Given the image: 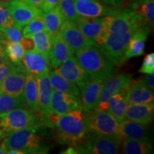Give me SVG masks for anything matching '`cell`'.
I'll list each match as a JSON object with an SVG mask.
<instances>
[{
  "instance_id": "obj_1",
  "label": "cell",
  "mask_w": 154,
  "mask_h": 154,
  "mask_svg": "<svg viewBox=\"0 0 154 154\" xmlns=\"http://www.w3.org/2000/svg\"><path fill=\"white\" fill-rule=\"evenodd\" d=\"M106 20L107 34L100 48L115 65H121L125 61V52L132 36L147 24L131 9L120 8L113 14L106 17Z\"/></svg>"
},
{
  "instance_id": "obj_2",
  "label": "cell",
  "mask_w": 154,
  "mask_h": 154,
  "mask_svg": "<svg viewBox=\"0 0 154 154\" xmlns=\"http://www.w3.org/2000/svg\"><path fill=\"white\" fill-rule=\"evenodd\" d=\"M86 113L76 109L63 115L50 113L44 125L55 128L57 139L61 143L76 146L81 143L87 132Z\"/></svg>"
},
{
  "instance_id": "obj_3",
  "label": "cell",
  "mask_w": 154,
  "mask_h": 154,
  "mask_svg": "<svg viewBox=\"0 0 154 154\" xmlns=\"http://www.w3.org/2000/svg\"><path fill=\"white\" fill-rule=\"evenodd\" d=\"M78 63L91 79L107 80L115 74L116 65L109 60L97 44L82 48L76 53Z\"/></svg>"
},
{
  "instance_id": "obj_4",
  "label": "cell",
  "mask_w": 154,
  "mask_h": 154,
  "mask_svg": "<svg viewBox=\"0 0 154 154\" xmlns=\"http://www.w3.org/2000/svg\"><path fill=\"white\" fill-rule=\"evenodd\" d=\"M42 124H38L17 130L4 139L7 150H18L23 153H47L48 149L43 144L40 129Z\"/></svg>"
},
{
  "instance_id": "obj_5",
  "label": "cell",
  "mask_w": 154,
  "mask_h": 154,
  "mask_svg": "<svg viewBox=\"0 0 154 154\" xmlns=\"http://www.w3.org/2000/svg\"><path fill=\"white\" fill-rule=\"evenodd\" d=\"M121 142L118 136H106L87 131L84 140L74 147L77 153L116 154L120 151Z\"/></svg>"
},
{
  "instance_id": "obj_6",
  "label": "cell",
  "mask_w": 154,
  "mask_h": 154,
  "mask_svg": "<svg viewBox=\"0 0 154 154\" xmlns=\"http://www.w3.org/2000/svg\"><path fill=\"white\" fill-rule=\"evenodd\" d=\"M38 124H42L38 122L36 115L28 109H16L0 113V130L3 138L17 130Z\"/></svg>"
},
{
  "instance_id": "obj_7",
  "label": "cell",
  "mask_w": 154,
  "mask_h": 154,
  "mask_svg": "<svg viewBox=\"0 0 154 154\" xmlns=\"http://www.w3.org/2000/svg\"><path fill=\"white\" fill-rule=\"evenodd\" d=\"M87 131L106 136H118L119 123L108 110L86 113Z\"/></svg>"
},
{
  "instance_id": "obj_8",
  "label": "cell",
  "mask_w": 154,
  "mask_h": 154,
  "mask_svg": "<svg viewBox=\"0 0 154 154\" xmlns=\"http://www.w3.org/2000/svg\"><path fill=\"white\" fill-rule=\"evenodd\" d=\"M131 80V75L127 74H120L113 76L106 80L100 91L95 110L97 111L108 110V101L109 98L118 93L125 95L128 84Z\"/></svg>"
},
{
  "instance_id": "obj_9",
  "label": "cell",
  "mask_w": 154,
  "mask_h": 154,
  "mask_svg": "<svg viewBox=\"0 0 154 154\" xmlns=\"http://www.w3.org/2000/svg\"><path fill=\"white\" fill-rule=\"evenodd\" d=\"M75 22L86 38L93 40L99 47L103 44L107 34L106 17L93 18L79 16Z\"/></svg>"
},
{
  "instance_id": "obj_10",
  "label": "cell",
  "mask_w": 154,
  "mask_h": 154,
  "mask_svg": "<svg viewBox=\"0 0 154 154\" xmlns=\"http://www.w3.org/2000/svg\"><path fill=\"white\" fill-rule=\"evenodd\" d=\"M54 72L69 82L74 83L78 86L79 89H82L83 87L91 80L90 76L80 66L74 55L54 68Z\"/></svg>"
},
{
  "instance_id": "obj_11",
  "label": "cell",
  "mask_w": 154,
  "mask_h": 154,
  "mask_svg": "<svg viewBox=\"0 0 154 154\" xmlns=\"http://www.w3.org/2000/svg\"><path fill=\"white\" fill-rule=\"evenodd\" d=\"M59 34L74 54L82 48L96 44L93 40L86 38L77 27L76 22L72 21H64L61 25Z\"/></svg>"
},
{
  "instance_id": "obj_12",
  "label": "cell",
  "mask_w": 154,
  "mask_h": 154,
  "mask_svg": "<svg viewBox=\"0 0 154 154\" xmlns=\"http://www.w3.org/2000/svg\"><path fill=\"white\" fill-rule=\"evenodd\" d=\"M8 8L14 26L22 29L30 21L42 14V10L22 0H8Z\"/></svg>"
},
{
  "instance_id": "obj_13",
  "label": "cell",
  "mask_w": 154,
  "mask_h": 154,
  "mask_svg": "<svg viewBox=\"0 0 154 154\" xmlns=\"http://www.w3.org/2000/svg\"><path fill=\"white\" fill-rule=\"evenodd\" d=\"M26 71L21 63H17L16 68L4 79L0 84V94L12 96L23 95L26 82Z\"/></svg>"
},
{
  "instance_id": "obj_14",
  "label": "cell",
  "mask_w": 154,
  "mask_h": 154,
  "mask_svg": "<svg viewBox=\"0 0 154 154\" xmlns=\"http://www.w3.org/2000/svg\"><path fill=\"white\" fill-rule=\"evenodd\" d=\"M82 109L81 100L78 96L54 90L49 103L50 113L63 115L70 111Z\"/></svg>"
},
{
  "instance_id": "obj_15",
  "label": "cell",
  "mask_w": 154,
  "mask_h": 154,
  "mask_svg": "<svg viewBox=\"0 0 154 154\" xmlns=\"http://www.w3.org/2000/svg\"><path fill=\"white\" fill-rule=\"evenodd\" d=\"M74 6L79 16L93 18L110 16L120 9L107 7L99 0H74Z\"/></svg>"
},
{
  "instance_id": "obj_16",
  "label": "cell",
  "mask_w": 154,
  "mask_h": 154,
  "mask_svg": "<svg viewBox=\"0 0 154 154\" xmlns=\"http://www.w3.org/2000/svg\"><path fill=\"white\" fill-rule=\"evenodd\" d=\"M38 90V112L40 113L42 123L50 114L49 103L51 99L52 87L49 79V70L36 76Z\"/></svg>"
},
{
  "instance_id": "obj_17",
  "label": "cell",
  "mask_w": 154,
  "mask_h": 154,
  "mask_svg": "<svg viewBox=\"0 0 154 154\" xmlns=\"http://www.w3.org/2000/svg\"><path fill=\"white\" fill-rule=\"evenodd\" d=\"M128 104L152 103L154 100L153 91L146 86L141 79L131 81L125 94Z\"/></svg>"
},
{
  "instance_id": "obj_18",
  "label": "cell",
  "mask_w": 154,
  "mask_h": 154,
  "mask_svg": "<svg viewBox=\"0 0 154 154\" xmlns=\"http://www.w3.org/2000/svg\"><path fill=\"white\" fill-rule=\"evenodd\" d=\"M103 83L101 79H91L83 87L81 100L83 111L89 113L95 110Z\"/></svg>"
},
{
  "instance_id": "obj_19",
  "label": "cell",
  "mask_w": 154,
  "mask_h": 154,
  "mask_svg": "<svg viewBox=\"0 0 154 154\" xmlns=\"http://www.w3.org/2000/svg\"><path fill=\"white\" fill-rule=\"evenodd\" d=\"M153 102L147 103H131L127 105L125 118L149 126L153 120Z\"/></svg>"
},
{
  "instance_id": "obj_20",
  "label": "cell",
  "mask_w": 154,
  "mask_h": 154,
  "mask_svg": "<svg viewBox=\"0 0 154 154\" xmlns=\"http://www.w3.org/2000/svg\"><path fill=\"white\" fill-rule=\"evenodd\" d=\"M22 62L26 72L35 76L49 70V58L34 50L26 51Z\"/></svg>"
},
{
  "instance_id": "obj_21",
  "label": "cell",
  "mask_w": 154,
  "mask_h": 154,
  "mask_svg": "<svg viewBox=\"0 0 154 154\" xmlns=\"http://www.w3.org/2000/svg\"><path fill=\"white\" fill-rule=\"evenodd\" d=\"M118 136L123 138L143 140L150 141V134L147 126H144L136 121L125 119L119 123Z\"/></svg>"
},
{
  "instance_id": "obj_22",
  "label": "cell",
  "mask_w": 154,
  "mask_h": 154,
  "mask_svg": "<svg viewBox=\"0 0 154 154\" xmlns=\"http://www.w3.org/2000/svg\"><path fill=\"white\" fill-rule=\"evenodd\" d=\"M149 32L150 27L147 24L143 25L136 31L127 46L124 55L125 61L143 54L145 49V42L149 36Z\"/></svg>"
},
{
  "instance_id": "obj_23",
  "label": "cell",
  "mask_w": 154,
  "mask_h": 154,
  "mask_svg": "<svg viewBox=\"0 0 154 154\" xmlns=\"http://www.w3.org/2000/svg\"><path fill=\"white\" fill-rule=\"evenodd\" d=\"M73 55L74 53L63 42L59 34L53 36L52 44L49 56V64L51 68L54 69L59 66L61 63Z\"/></svg>"
},
{
  "instance_id": "obj_24",
  "label": "cell",
  "mask_w": 154,
  "mask_h": 154,
  "mask_svg": "<svg viewBox=\"0 0 154 154\" xmlns=\"http://www.w3.org/2000/svg\"><path fill=\"white\" fill-rule=\"evenodd\" d=\"M23 95L28 110L33 113L38 112V90L36 76L29 73L26 74Z\"/></svg>"
},
{
  "instance_id": "obj_25",
  "label": "cell",
  "mask_w": 154,
  "mask_h": 154,
  "mask_svg": "<svg viewBox=\"0 0 154 154\" xmlns=\"http://www.w3.org/2000/svg\"><path fill=\"white\" fill-rule=\"evenodd\" d=\"M121 148L125 154H148L153 150L152 144L149 140L123 138L121 139Z\"/></svg>"
},
{
  "instance_id": "obj_26",
  "label": "cell",
  "mask_w": 154,
  "mask_h": 154,
  "mask_svg": "<svg viewBox=\"0 0 154 154\" xmlns=\"http://www.w3.org/2000/svg\"><path fill=\"white\" fill-rule=\"evenodd\" d=\"M42 17L44 19L45 30L52 36L57 35L61 25L64 22V19L58 6L51 10L42 12Z\"/></svg>"
},
{
  "instance_id": "obj_27",
  "label": "cell",
  "mask_w": 154,
  "mask_h": 154,
  "mask_svg": "<svg viewBox=\"0 0 154 154\" xmlns=\"http://www.w3.org/2000/svg\"><path fill=\"white\" fill-rule=\"evenodd\" d=\"M130 9L143 18L149 26H153L154 2L151 0H133L130 2Z\"/></svg>"
},
{
  "instance_id": "obj_28",
  "label": "cell",
  "mask_w": 154,
  "mask_h": 154,
  "mask_svg": "<svg viewBox=\"0 0 154 154\" xmlns=\"http://www.w3.org/2000/svg\"><path fill=\"white\" fill-rule=\"evenodd\" d=\"M127 103L124 94H116L109 98L108 101V111L111 113L119 123L124 121Z\"/></svg>"
},
{
  "instance_id": "obj_29",
  "label": "cell",
  "mask_w": 154,
  "mask_h": 154,
  "mask_svg": "<svg viewBox=\"0 0 154 154\" xmlns=\"http://www.w3.org/2000/svg\"><path fill=\"white\" fill-rule=\"evenodd\" d=\"M49 79L52 89L79 96L80 89L76 84L69 82L54 72L49 71Z\"/></svg>"
},
{
  "instance_id": "obj_30",
  "label": "cell",
  "mask_w": 154,
  "mask_h": 154,
  "mask_svg": "<svg viewBox=\"0 0 154 154\" xmlns=\"http://www.w3.org/2000/svg\"><path fill=\"white\" fill-rule=\"evenodd\" d=\"M32 38L34 44V51L49 58L52 44L53 36L47 31L42 30L34 34L32 36Z\"/></svg>"
},
{
  "instance_id": "obj_31",
  "label": "cell",
  "mask_w": 154,
  "mask_h": 154,
  "mask_svg": "<svg viewBox=\"0 0 154 154\" xmlns=\"http://www.w3.org/2000/svg\"><path fill=\"white\" fill-rule=\"evenodd\" d=\"M24 95L12 96L0 94V113L7 112L16 109H26Z\"/></svg>"
},
{
  "instance_id": "obj_32",
  "label": "cell",
  "mask_w": 154,
  "mask_h": 154,
  "mask_svg": "<svg viewBox=\"0 0 154 154\" xmlns=\"http://www.w3.org/2000/svg\"><path fill=\"white\" fill-rule=\"evenodd\" d=\"M3 44L5 45V51L9 60L15 64L22 62L25 50L22 47L20 42L4 41Z\"/></svg>"
},
{
  "instance_id": "obj_33",
  "label": "cell",
  "mask_w": 154,
  "mask_h": 154,
  "mask_svg": "<svg viewBox=\"0 0 154 154\" xmlns=\"http://www.w3.org/2000/svg\"><path fill=\"white\" fill-rule=\"evenodd\" d=\"M42 30H45V26L42 12V14L36 16L24 26L22 31L23 38H32L34 34Z\"/></svg>"
},
{
  "instance_id": "obj_34",
  "label": "cell",
  "mask_w": 154,
  "mask_h": 154,
  "mask_svg": "<svg viewBox=\"0 0 154 154\" xmlns=\"http://www.w3.org/2000/svg\"><path fill=\"white\" fill-rule=\"evenodd\" d=\"M57 6L64 19V21L75 22L78 18L79 15L75 9L74 0H60Z\"/></svg>"
},
{
  "instance_id": "obj_35",
  "label": "cell",
  "mask_w": 154,
  "mask_h": 154,
  "mask_svg": "<svg viewBox=\"0 0 154 154\" xmlns=\"http://www.w3.org/2000/svg\"><path fill=\"white\" fill-rule=\"evenodd\" d=\"M12 25L14 22L9 11L8 2H0V32L3 33L6 28Z\"/></svg>"
},
{
  "instance_id": "obj_36",
  "label": "cell",
  "mask_w": 154,
  "mask_h": 154,
  "mask_svg": "<svg viewBox=\"0 0 154 154\" xmlns=\"http://www.w3.org/2000/svg\"><path fill=\"white\" fill-rule=\"evenodd\" d=\"M22 29L12 26H8L4 30L3 34H5L7 39L13 42H20L22 40L23 36L22 33Z\"/></svg>"
},
{
  "instance_id": "obj_37",
  "label": "cell",
  "mask_w": 154,
  "mask_h": 154,
  "mask_svg": "<svg viewBox=\"0 0 154 154\" xmlns=\"http://www.w3.org/2000/svg\"><path fill=\"white\" fill-rule=\"evenodd\" d=\"M139 72L143 74H149L154 72V54H147L144 58L142 66L139 69Z\"/></svg>"
},
{
  "instance_id": "obj_38",
  "label": "cell",
  "mask_w": 154,
  "mask_h": 154,
  "mask_svg": "<svg viewBox=\"0 0 154 154\" xmlns=\"http://www.w3.org/2000/svg\"><path fill=\"white\" fill-rule=\"evenodd\" d=\"M17 65V64H15L10 61H6V62L0 64V84L9 73L12 72L16 68Z\"/></svg>"
},
{
  "instance_id": "obj_39",
  "label": "cell",
  "mask_w": 154,
  "mask_h": 154,
  "mask_svg": "<svg viewBox=\"0 0 154 154\" xmlns=\"http://www.w3.org/2000/svg\"><path fill=\"white\" fill-rule=\"evenodd\" d=\"M99 1L106 5H110L112 7L121 8V7L124 6L125 4L129 3L133 0H99Z\"/></svg>"
},
{
  "instance_id": "obj_40",
  "label": "cell",
  "mask_w": 154,
  "mask_h": 154,
  "mask_svg": "<svg viewBox=\"0 0 154 154\" xmlns=\"http://www.w3.org/2000/svg\"><path fill=\"white\" fill-rule=\"evenodd\" d=\"M60 0H44L43 4L41 7V10L42 12L51 10L53 8L57 7Z\"/></svg>"
},
{
  "instance_id": "obj_41",
  "label": "cell",
  "mask_w": 154,
  "mask_h": 154,
  "mask_svg": "<svg viewBox=\"0 0 154 154\" xmlns=\"http://www.w3.org/2000/svg\"><path fill=\"white\" fill-rule=\"evenodd\" d=\"M142 82H143V84L147 86L149 89H151V91H153L154 89V72L149 73L147 74L146 76H145L142 79Z\"/></svg>"
},
{
  "instance_id": "obj_42",
  "label": "cell",
  "mask_w": 154,
  "mask_h": 154,
  "mask_svg": "<svg viewBox=\"0 0 154 154\" xmlns=\"http://www.w3.org/2000/svg\"><path fill=\"white\" fill-rule=\"evenodd\" d=\"M20 43L25 51H32V50H34V44L32 38H23L22 41L20 42Z\"/></svg>"
},
{
  "instance_id": "obj_43",
  "label": "cell",
  "mask_w": 154,
  "mask_h": 154,
  "mask_svg": "<svg viewBox=\"0 0 154 154\" xmlns=\"http://www.w3.org/2000/svg\"><path fill=\"white\" fill-rule=\"evenodd\" d=\"M8 61L9 60L8 59V57H7V54H6L5 47L0 43V64Z\"/></svg>"
},
{
  "instance_id": "obj_44",
  "label": "cell",
  "mask_w": 154,
  "mask_h": 154,
  "mask_svg": "<svg viewBox=\"0 0 154 154\" xmlns=\"http://www.w3.org/2000/svg\"><path fill=\"white\" fill-rule=\"evenodd\" d=\"M22 1L24 2L25 3L28 4L32 7H36V8H38L41 9V7L43 4L44 0H22Z\"/></svg>"
},
{
  "instance_id": "obj_45",
  "label": "cell",
  "mask_w": 154,
  "mask_h": 154,
  "mask_svg": "<svg viewBox=\"0 0 154 154\" xmlns=\"http://www.w3.org/2000/svg\"><path fill=\"white\" fill-rule=\"evenodd\" d=\"M66 153V154H74V153H77V152L76 151V149H74V146H72V147L69 148L68 149L66 150V152H64V153Z\"/></svg>"
},
{
  "instance_id": "obj_46",
  "label": "cell",
  "mask_w": 154,
  "mask_h": 154,
  "mask_svg": "<svg viewBox=\"0 0 154 154\" xmlns=\"http://www.w3.org/2000/svg\"><path fill=\"white\" fill-rule=\"evenodd\" d=\"M7 151H8V150L6 148L5 144L2 143V145L0 146V154H6L7 153Z\"/></svg>"
},
{
  "instance_id": "obj_47",
  "label": "cell",
  "mask_w": 154,
  "mask_h": 154,
  "mask_svg": "<svg viewBox=\"0 0 154 154\" xmlns=\"http://www.w3.org/2000/svg\"><path fill=\"white\" fill-rule=\"evenodd\" d=\"M3 138V135H2V133L1 130H0V138Z\"/></svg>"
},
{
  "instance_id": "obj_48",
  "label": "cell",
  "mask_w": 154,
  "mask_h": 154,
  "mask_svg": "<svg viewBox=\"0 0 154 154\" xmlns=\"http://www.w3.org/2000/svg\"><path fill=\"white\" fill-rule=\"evenodd\" d=\"M2 34H3V33L2 32H0V36H2Z\"/></svg>"
},
{
  "instance_id": "obj_49",
  "label": "cell",
  "mask_w": 154,
  "mask_h": 154,
  "mask_svg": "<svg viewBox=\"0 0 154 154\" xmlns=\"http://www.w3.org/2000/svg\"><path fill=\"white\" fill-rule=\"evenodd\" d=\"M6 1H8V0H0V2H6Z\"/></svg>"
},
{
  "instance_id": "obj_50",
  "label": "cell",
  "mask_w": 154,
  "mask_h": 154,
  "mask_svg": "<svg viewBox=\"0 0 154 154\" xmlns=\"http://www.w3.org/2000/svg\"><path fill=\"white\" fill-rule=\"evenodd\" d=\"M0 42H4V41H2V40H1V39H0Z\"/></svg>"
}]
</instances>
